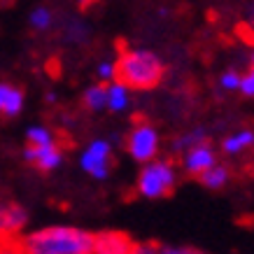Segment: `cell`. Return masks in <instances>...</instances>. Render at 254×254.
Wrapping results in <instances>:
<instances>
[{"instance_id":"obj_1","label":"cell","mask_w":254,"mask_h":254,"mask_svg":"<svg viewBox=\"0 0 254 254\" xmlns=\"http://www.w3.org/2000/svg\"><path fill=\"white\" fill-rule=\"evenodd\" d=\"M19 243L26 254H91L93 233L59 224L26 233Z\"/></svg>"},{"instance_id":"obj_2","label":"cell","mask_w":254,"mask_h":254,"mask_svg":"<svg viewBox=\"0 0 254 254\" xmlns=\"http://www.w3.org/2000/svg\"><path fill=\"white\" fill-rule=\"evenodd\" d=\"M166 65L149 49H126L115 63V79L131 91H149L163 82Z\"/></svg>"},{"instance_id":"obj_3","label":"cell","mask_w":254,"mask_h":254,"mask_svg":"<svg viewBox=\"0 0 254 254\" xmlns=\"http://www.w3.org/2000/svg\"><path fill=\"white\" fill-rule=\"evenodd\" d=\"M177 187V166L170 159H152V161L142 163L138 173V182H135V191L138 196L147 200H161L168 198Z\"/></svg>"},{"instance_id":"obj_4","label":"cell","mask_w":254,"mask_h":254,"mask_svg":"<svg viewBox=\"0 0 254 254\" xmlns=\"http://www.w3.org/2000/svg\"><path fill=\"white\" fill-rule=\"evenodd\" d=\"M126 152L133 161L138 163H147L159 156V149H161V135L156 131L154 124L149 122H135L133 128L126 135Z\"/></svg>"},{"instance_id":"obj_5","label":"cell","mask_w":254,"mask_h":254,"mask_svg":"<svg viewBox=\"0 0 254 254\" xmlns=\"http://www.w3.org/2000/svg\"><path fill=\"white\" fill-rule=\"evenodd\" d=\"M79 166L93 180H108L115 166V147L105 138H96L84 147L79 156Z\"/></svg>"},{"instance_id":"obj_6","label":"cell","mask_w":254,"mask_h":254,"mask_svg":"<svg viewBox=\"0 0 254 254\" xmlns=\"http://www.w3.org/2000/svg\"><path fill=\"white\" fill-rule=\"evenodd\" d=\"M217 161H219V152L210 140H203L198 145L189 147L187 152H182V170H185V175L193 177V180L200 173H205L210 166H215Z\"/></svg>"},{"instance_id":"obj_7","label":"cell","mask_w":254,"mask_h":254,"mask_svg":"<svg viewBox=\"0 0 254 254\" xmlns=\"http://www.w3.org/2000/svg\"><path fill=\"white\" fill-rule=\"evenodd\" d=\"M23 161L31 163L38 173H52V170L61 168L63 163V147L59 140L49 142V145H26L23 147Z\"/></svg>"},{"instance_id":"obj_8","label":"cell","mask_w":254,"mask_h":254,"mask_svg":"<svg viewBox=\"0 0 254 254\" xmlns=\"http://www.w3.org/2000/svg\"><path fill=\"white\" fill-rule=\"evenodd\" d=\"M26 224H28V212L21 203L0 198V240L19 238Z\"/></svg>"},{"instance_id":"obj_9","label":"cell","mask_w":254,"mask_h":254,"mask_svg":"<svg viewBox=\"0 0 254 254\" xmlns=\"http://www.w3.org/2000/svg\"><path fill=\"white\" fill-rule=\"evenodd\" d=\"M133 240L124 231H100L93 233L91 254H131Z\"/></svg>"},{"instance_id":"obj_10","label":"cell","mask_w":254,"mask_h":254,"mask_svg":"<svg viewBox=\"0 0 254 254\" xmlns=\"http://www.w3.org/2000/svg\"><path fill=\"white\" fill-rule=\"evenodd\" d=\"M23 100H26L23 86L14 82H0V122L19 117L23 110Z\"/></svg>"},{"instance_id":"obj_11","label":"cell","mask_w":254,"mask_h":254,"mask_svg":"<svg viewBox=\"0 0 254 254\" xmlns=\"http://www.w3.org/2000/svg\"><path fill=\"white\" fill-rule=\"evenodd\" d=\"M254 147V128H238L222 140V152L226 156L245 154Z\"/></svg>"},{"instance_id":"obj_12","label":"cell","mask_w":254,"mask_h":254,"mask_svg":"<svg viewBox=\"0 0 254 254\" xmlns=\"http://www.w3.org/2000/svg\"><path fill=\"white\" fill-rule=\"evenodd\" d=\"M196 180H198L205 189H210V191H219V189H224V187L231 182V168L217 161L215 166H210L205 173H200Z\"/></svg>"},{"instance_id":"obj_13","label":"cell","mask_w":254,"mask_h":254,"mask_svg":"<svg viewBox=\"0 0 254 254\" xmlns=\"http://www.w3.org/2000/svg\"><path fill=\"white\" fill-rule=\"evenodd\" d=\"M128 105H131V89L124 86L122 82H117V79L108 82V105H105V110L119 115V112H126Z\"/></svg>"},{"instance_id":"obj_14","label":"cell","mask_w":254,"mask_h":254,"mask_svg":"<svg viewBox=\"0 0 254 254\" xmlns=\"http://www.w3.org/2000/svg\"><path fill=\"white\" fill-rule=\"evenodd\" d=\"M82 105L89 112H103L105 105H108V84L105 82H98V84H91L82 93Z\"/></svg>"},{"instance_id":"obj_15","label":"cell","mask_w":254,"mask_h":254,"mask_svg":"<svg viewBox=\"0 0 254 254\" xmlns=\"http://www.w3.org/2000/svg\"><path fill=\"white\" fill-rule=\"evenodd\" d=\"M203 140H208V131H205L203 126H196V128H191V131H185L182 135H177L170 147H173V152L182 154V152H187L189 147L198 145V142H203Z\"/></svg>"},{"instance_id":"obj_16","label":"cell","mask_w":254,"mask_h":254,"mask_svg":"<svg viewBox=\"0 0 254 254\" xmlns=\"http://www.w3.org/2000/svg\"><path fill=\"white\" fill-rule=\"evenodd\" d=\"M54 26V12L49 7H35L31 12V28L35 33H45Z\"/></svg>"},{"instance_id":"obj_17","label":"cell","mask_w":254,"mask_h":254,"mask_svg":"<svg viewBox=\"0 0 254 254\" xmlns=\"http://www.w3.org/2000/svg\"><path fill=\"white\" fill-rule=\"evenodd\" d=\"M56 135L52 128H47V126H33V128H28V133H26V145H49V142H54Z\"/></svg>"},{"instance_id":"obj_18","label":"cell","mask_w":254,"mask_h":254,"mask_svg":"<svg viewBox=\"0 0 254 254\" xmlns=\"http://www.w3.org/2000/svg\"><path fill=\"white\" fill-rule=\"evenodd\" d=\"M240 72L238 68H226L219 75V86H222L224 91H238V86H240Z\"/></svg>"},{"instance_id":"obj_19","label":"cell","mask_w":254,"mask_h":254,"mask_svg":"<svg viewBox=\"0 0 254 254\" xmlns=\"http://www.w3.org/2000/svg\"><path fill=\"white\" fill-rule=\"evenodd\" d=\"M238 91L243 93L245 98H254V70H252V68L240 75V86H238Z\"/></svg>"},{"instance_id":"obj_20","label":"cell","mask_w":254,"mask_h":254,"mask_svg":"<svg viewBox=\"0 0 254 254\" xmlns=\"http://www.w3.org/2000/svg\"><path fill=\"white\" fill-rule=\"evenodd\" d=\"M161 254H208L198 250V247H191V245H163L161 243Z\"/></svg>"},{"instance_id":"obj_21","label":"cell","mask_w":254,"mask_h":254,"mask_svg":"<svg viewBox=\"0 0 254 254\" xmlns=\"http://www.w3.org/2000/svg\"><path fill=\"white\" fill-rule=\"evenodd\" d=\"M161 243H154V240H145V243H133L131 254H161Z\"/></svg>"},{"instance_id":"obj_22","label":"cell","mask_w":254,"mask_h":254,"mask_svg":"<svg viewBox=\"0 0 254 254\" xmlns=\"http://www.w3.org/2000/svg\"><path fill=\"white\" fill-rule=\"evenodd\" d=\"M96 75H98L100 82H112L115 79V63L112 61H100L98 65H96Z\"/></svg>"},{"instance_id":"obj_23","label":"cell","mask_w":254,"mask_h":254,"mask_svg":"<svg viewBox=\"0 0 254 254\" xmlns=\"http://www.w3.org/2000/svg\"><path fill=\"white\" fill-rule=\"evenodd\" d=\"M0 254H26V250L21 247L19 238H12V240H0Z\"/></svg>"},{"instance_id":"obj_24","label":"cell","mask_w":254,"mask_h":254,"mask_svg":"<svg viewBox=\"0 0 254 254\" xmlns=\"http://www.w3.org/2000/svg\"><path fill=\"white\" fill-rule=\"evenodd\" d=\"M86 38V26L84 23H70V31H68V40H84Z\"/></svg>"},{"instance_id":"obj_25","label":"cell","mask_w":254,"mask_h":254,"mask_svg":"<svg viewBox=\"0 0 254 254\" xmlns=\"http://www.w3.org/2000/svg\"><path fill=\"white\" fill-rule=\"evenodd\" d=\"M96 2H98V0H77V5L82 12H86V9L91 7V5H96Z\"/></svg>"},{"instance_id":"obj_26","label":"cell","mask_w":254,"mask_h":254,"mask_svg":"<svg viewBox=\"0 0 254 254\" xmlns=\"http://www.w3.org/2000/svg\"><path fill=\"white\" fill-rule=\"evenodd\" d=\"M16 5V0H0V9H9V7H14Z\"/></svg>"},{"instance_id":"obj_27","label":"cell","mask_w":254,"mask_h":254,"mask_svg":"<svg viewBox=\"0 0 254 254\" xmlns=\"http://www.w3.org/2000/svg\"><path fill=\"white\" fill-rule=\"evenodd\" d=\"M252 70H254V54H252Z\"/></svg>"}]
</instances>
